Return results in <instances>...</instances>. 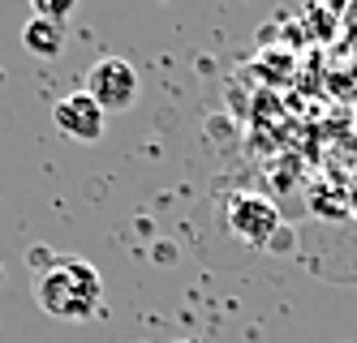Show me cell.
<instances>
[{
  "mask_svg": "<svg viewBox=\"0 0 357 343\" xmlns=\"http://www.w3.org/2000/svg\"><path fill=\"white\" fill-rule=\"evenodd\" d=\"M35 301L56 322H86L104 305V275L86 257L56 253L47 266L35 271Z\"/></svg>",
  "mask_w": 357,
  "mask_h": 343,
  "instance_id": "6da1fadb",
  "label": "cell"
},
{
  "mask_svg": "<svg viewBox=\"0 0 357 343\" xmlns=\"http://www.w3.org/2000/svg\"><path fill=\"white\" fill-rule=\"evenodd\" d=\"M224 223L241 245L267 249L280 236V206L263 193H233L224 202Z\"/></svg>",
  "mask_w": 357,
  "mask_h": 343,
  "instance_id": "7a4b0ae2",
  "label": "cell"
},
{
  "mask_svg": "<svg viewBox=\"0 0 357 343\" xmlns=\"http://www.w3.org/2000/svg\"><path fill=\"white\" fill-rule=\"evenodd\" d=\"M108 116L112 112H130L138 103V69L125 56H99L86 69V86H82Z\"/></svg>",
  "mask_w": 357,
  "mask_h": 343,
  "instance_id": "3957f363",
  "label": "cell"
},
{
  "mask_svg": "<svg viewBox=\"0 0 357 343\" xmlns=\"http://www.w3.org/2000/svg\"><path fill=\"white\" fill-rule=\"evenodd\" d=\"M52 125L69 142H82V146H95L104 138V125H108V112L86 95V90H73L65 99L52 103Z\"/></svg>",
  "mask_w": 357,
  "mask_h": 343,
  "instance_id": "277c9868",
  "label": "cell"
},
{
  "mask_svg": "<svg viewBox=\"0 0 357 343\" xmlns=\"http://www.w3.org/2000/svg\"><path fill=\"white\" fill-rule=\"evenodd\" d=\"M22 47L35 51V56L52 61L65 51V22H47V17H31L22 26Z\"/></svg>",
  "mask_w": 357,
  "mask_h": 343,
  "instance_id": "5b68a950",
  "label": "cell"
},
{
  "mask_svg": "<svg viewBox=\"0 0 357 343\" xmlns=\"http://www.w3.org/2000/svg\"><path fill=\"white\" fill-rule=\"evenodd\" d=\"M73 13V0H56V5H52V0H35V13L31 17H47V22H65Z\"/></svg>",
  "mask_w": 357,
  "mask_h": 343,
  "instance_id": "8992f818",
  "label": "cell"
},
{
  "mask_svg": "<svg viewBox=\"0 0 357 343\" xmlns=\"http://www.w3.org/2000/svg\"><path fill=\"white\" fill-rule=\"evenodd\" d=\"M176 343H194V339H176Z\"/></svg>",
  "mask_w": 357,
  "mask_h": 343,
  "instance_id": "52a82bcc",
  "label": "cell"
}]
</instances>
